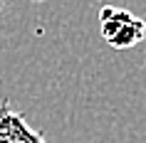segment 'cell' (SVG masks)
<instances>
[{
	"label": "cell",
	"mask_w": 146,
	"mask_h": 143,
	"mask_svg": "<svg viewBox=\"0 0 146 143\" xmlns=\"http://www.w3.org/2000/svg\"><path fill=\"white\" fill-rule=\"evenodd\" d=\"M0 143H47L40 131L25 121L20 111L10 106L8 99L0 101Z\"/></svg>",
	"instance_id": "cell-2"
},
{
	"label": "cell",
	"mask_w": 146,
	"mask_h": 143,
	"mask_svg": "<svg viewBox=\"0 0 146 143\" xmlns=\"http://www.w3.org/2000/svg\"><path fill=\"white\" fill-rule=\"evenodd\" d=\"M3 8H5V3H3V0H0V13H3Z\"/></svg>",
	"instance_id": "cell-3"
},
{
	"label": "cell",
	"mask_w": 146,
	"mask_h": 143,
	"mask_svg": "<svg viewBox=\"0 0 146 143\" xmlns=\"http://www.w3.org/2000/svg\"><path fill=\"white\" fill-rule=\"evenodd\" d=\"M99 32L109 47L129 49L146 37V22L124 8L107 5L99 10Z\"/></svg>",
	"instance_id": "cell-1"
}]
</instances>
